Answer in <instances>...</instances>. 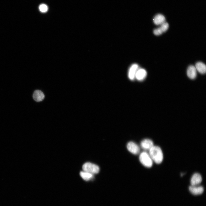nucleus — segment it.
Wrapping results in <instances>:
<instances>
[{
  "instance_id": "obj_12",
  "label": "nucleus",
  "mask_w": 206,
  "mask_h": 206,
  "mask_svg": "<svg viewBox=\"0 0 206 206\" xmlns=\"http://www.w3.org/2000/svg\"><path fill=\"white\" fill-rule=\"evenodd\" d=\"M165 17L163 15L161 14H157L153 19L154 23L157 25H160L165 22Z\"/></svg>"
},
{
  "instance_id": "obj_13",
  "label": "nucleus",
  "mask_w": 206,
  "mask_h": 206,
  "mask_svg": "<svg viewBox=\"0 0 206 206\" xmlns=\"http://www.w3.org/2000/svg\"><path fill=\"white\" fill-rule=\"evenodd\" d=\"M33 97L35 101L39 102L43 100L45 96L41 91L39 90H36L34 92Z\"/></svg>"
},
{
  "instance_id": "obj_11",
  "label": "nucleus",
  "mask_w": 206,
  "mask_h": 206,
  "mask_svg": "<svg viewBox=\"0 0 206 206\" xmlns=\"http://www.w3.org/2000/svg\"><path fill=\"white\" fill-rule=\"evenodd\" d=\"M140 145L143 149L149 150L154 146V144L153 141L150 139H145L141 141Z\"/></svg>"
},
{
  "instance_id": "obj_16",
  "label": "nucleus",
  "mask_w": 206,
  "mask_h": 206,
  "mask_svg": "<svg viewBox=\"0 0 206 206\" xmlns=\"http://www.w3.org/2000/svg\"><path fill=\"white\" fill-rule=\"evenodd\" d=\"M39 10L42 12L45 13L48 10V7L47 5L44 4L40 5L39 7Z\"/></svg>"
},
{
  "instance_id": "obj_5",
  "label": "nucleus",
  "mask_w": 206,
  "mask_h": 206,
  "mask_svg": "<svg viewBox=\"0 0 206 206\" xmlns=\"http://www.w3.org/2000/svg\"><path fill=\"white\" fill-rule=\"evenodd\" d=\"M169 27L168 23L166 22L160 25L159 27L153 30L154 34L156 35H159L166 31Z\"/></svg>"
},
{
  "instance_id": "obj_4",
  "label": "nucleus",
  "mask_w": 206,
  "mask_h": 206,
  "mask_svg": "<svg viewBox=\"0 0 206 206\" xmlns=\"http://www.w3.org/2000/svg\"><path fill=\"white\" fill-rule=\"evenodd\" d=\"M189 189L190 193L195 195L201 194L203 192V187L201 186H192L189 187Z\"/></svg>"
},
{
  "instance_id": "obj_1",
  "label": "nucleus",
  "mask_w": 206,
  "mask_h": 206,
  "mask_svg": "<svg viewBox=\"0 0 206 206\" xmlns=\"http://www.w3.org/2000/svg\"><path fill=\"white\" fill-rule=\"evenodd\" d=\"M149 150V155L152 161L157 164L161 163L163 157L161 148L158 146H153Z\"/></svg>"
},
{
  "instance_id": "obj_15",
  "label": "nucleus",
  "mask_w": 206,
  "mask_h": 206,
  "mask_svg": "<svg viewBox=\"0 0 206 206\" xmlns=\"http://www.w3.org/2000/svg\"><path fill=\"white\" fill-rule=\"evenodd\" d=\"M80 175L84 180L86 181L92 179L93 177V174L84 171L80 172Z\"/></svg>"
},
{
  "instance_id": "obj_7",
  "label": "nucleus",
  "mask_w": 206,
  "mask_h": 206,
  "mask_svg": "<svg viewBox=\"0 0 206 206\" xmlns=\"http://www.w3.org/2000/svg\"><path fill=\"white\" fill-rule=\"evenodd\" d=\"M127 148L130 152L135 154H138L140 151L138 146L133 142H129L127 145Z\"/></svg>"
},
{
  "instance_id": "obj_10",
  "label": "nucleus",
  "mask_w": 206,
  "mask_h": 206,
  "mask_svg": "<svg viewBox=\"0 0 206 206\" xmlns=\"http://www.w3.org/2000/svg\"><path fill=\"white\" fill-rule=\"evenodd\" d=\"M197 71L195 66L193 65L189 66L187 70V74L188 77L191 79H194L196 77Z\"/></svg>"
},
{
  "instance_id": "obj_14",
  "label": "nucleus",
  "mask_w": 206,
  "mask_h": 206,
  "mask_svg": "<svg viewBox=\"0 0 206 206\" xmlns=\"http://www.w3.org/2000/svg\"><path fill=\"white\" fill-rule=\"evenodd\" d=\"M195 68L197 71L200 73L204 74L206 72L205 65L201 62H197L195 65Z\"/></svg>"
},
{
  "instance_id": "obj_6",
  "label": "nucleus",
  "mask_w": 206,
  "mask_h": 206,
  "mask_svg": "<svg viewBox=\"0 0 206 206\" xmlns=\"http://www.w3.org/2000/svg\"><path fill=\"white\" fill-rule=\"evenodd\" d=\"M139 68L138 65L136 64H132L130 68L128 71V77L131 80H134L135 79L136 72Z\"/></svg>"
},
{
  "instance_id": "obj_3",
  "label": "nucleus",
  "mask_w": 206,
  "mask_h": 206,
  "mask_svg": "<svg viewBox=\"0 0 206 206\" xmlns=\"http://www.w3.org/2000/svg\"><path fill=\"white\" fill-rule=\"evenodd\" d=\"M83 171L92 174L98 173L99 171V168L97 165L90 162L85 163L82 166Z\"/></svg>"
},
{
  "instance_id": "obj_9",
  "label": "nucleus",
  "mask_w": 206,
  "mask_h": 206,
  "mask_svg": "<svg viewBox=\"0 0 206 206\" xmlns=\"http://www.w3.org/2000/svg\"><path fill=\"white\" fill-rule=\"evenodd\" d=\"M147 72L144 69L139 68L136 74L135 78L139 81L144 80L147 76Z\"/></svg>"
},
{
  "instance_id": "obj_8",
  "label": "nucleus",
  "mask_w": 206,
  "mask_h": 206,
  "mask_svg": "<svg viewBox=\"0 0 206 206\" xmlns=\"http://www.w3.org/2000/svg\"><path fill=\"white\" fill-rule=\"evenodd\" d=\"M202 178L201 175L199 173H194L192 176L190 180L191 185H198L201 183Z\"/></svg>"
},
{
  "instance_id": "obj_2",
  "label": "nucleus",
  "mask_w": 206,
  "mask_h": 206,
  "mask_svg": "<svg viewBox=\"0 0 206 206\" xmlns=\"http://www.w3.org/2000/svg\"><path fill=\"white\" fill-rule=\"evenodd\" d=\"M141 163L145 167L149 168L152 165L153 161L149 154L146 152H142L139 157Z\"/></svg>"
}]
</instances>
